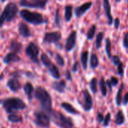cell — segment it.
Segmentation results:
<instances>
[{"label":"cell","instance_id":"e0dca14e","mask_svg":"<svg viewBox=\"0 0 128 128\" xmlns=\"http://www.w3.org/2000/svg\"><path fill=\"white\" fill-rule=\"evenodd\" d=\"M7 86L13 92H17L20 88V87H21L20 86V83L16 79H11V80H9L8 81V82H7Z\"/></svg>","mask_w":128,"mask_h":128},{"label":"cell","instance_id":"e575fe53","mask_svg":"<svg viewBox=\"0 0 128 128\" xmlns=\"http://www.w3.org/2000/svg\"><path fill=\"white\" fill-rule=\"evenodd\" d=\"M111 59H112V63H113L115 66H118L119 64L121 63V59H120V57H119L118 56H112Z\"/></svg>","mask_w":128,"mask_h":128},{"label":"cell","instance_id":"ab89813d","mask_svg":"<svg viewBox=\"0 0 128 128\" xmlns=\"http://www.w3.org/2000/svg\"><path fill=\"white\" fill-rule=\"evenodd\" d=\"M109 81H110V82H111L112 86H116L118 84V79L117 77H115V76H112L110 78Z\"/></svg>","mask_w":128,"mask_h":128},{"label":"cell","instance_id":"ac0fdd59","mask_svg":"<svg viewBox=\"0 0 128 128\" xmlns=\"http://www.w3.org/2000/svg\"><path fill=\"white\" fill-rule=\"evenodd\" d=\"M23 91H24V93L26 94L28 100L31 101L32 99V94L34 93V88L30 82H26L23 86Z\"/></svg>","mask_w":128,"mask_h":128},{"label":"cell","instance_id":"603a6c76","mask_svg":"<svg viewBox=\"0 0 128 128\" xmlns=\"http://www.w3.org/2000/svg\"><path fill=\"white\" fill-rule=\"evenodd\" d=\"M88 56H89L88 51H84V52H82V53L81 54V64H82L83 69H84V70H86L87 68H88Z\"/></svg>","mask_w":128,"mask_h":128},{"label":"cell","instance_id":"d4e9b609","mask_svg":"<svg viewBox=\"0 0 128 128\" xmlns=\"http://www.w3.org/2000/svg\"><path fill=\"white\" fill-rule=\"evenodd\" d=\"M72 16V6L66 5L65 7V20L66 22H69Z\"/></svg>","mask_w":128,"mask_h":128},{"label":"cell","instance_id":"2e32d148","mask_svg":"<svg viewBox=\"0 0 128 128\" xmlns=\"http://www.w3.org/2000/svg\"><path fill=\"white\" fill-rule=\"evenodd\" d=\"M20 60V56H18L16 53L10 52L5 56L3 58V62L5 64H10L11 62H17Z\"/></svg>","mask_w":128,"mask_h":128},{"label":"cell","instance_id":"cb8c5ba5","mask_svg":"<svg viewBox=\"0 0 128 128\" xmlns=\"http://www.w3.org/2000/svg\"><path fill=\"white\" fill-rule=\"evenodd\" d=\"M124 83H122L120 86V88H118V92L116 94V97H115V102H116V104L117 106H121V101H122V92L124 90Z\"/></svg>","mask_w":128,"mask_h":128},{"label":"cell","instance_id":"7a4b0ae2","mask_svg":"<svg viewBox=\"0 0 128 128\" xmlns=\"http://www.w3.org/2000/svg\"><path fill=\"white\" fill-rule=\"evenodd\" d=\"M4 109L8 113H13L26 107L25 103L18 98H10L2 101Z\"/></svg>","mask_w":128,"mask_h":128},{"label":"cell","instance_id":"5bb4252c","mask_svg":"<svg viewBox=\"0 0 128 128\" xmlns=\"http://www.w3.org/2000/svg\"><path fill=\"white\" fill-rule=\"evenodd\" d=\"M18 32H19V34L23 38H29L31 36V32L28 26L24 22L20 23L18 26Z\"/></svg>","mask_w":128,"mask_h":128},{"label":"cell","instance_id":"44dd1931","mask_svg":"<svg viewBox=\"0 0 128 128\" xmlns=\"http://www.w3.org/2000/svg\"><path fill=\"white\" fill-rule=\"evenodd\" d=\"M22 50V44L16 40H12L10 45V50L14 53H18Z\"/></svg>","mask_w":128,"mask_h":128},{"label":"cell","instance_id":"74e56055","mask_svg":"<svg viewBox=\"0 0 128 128\" xmlns=\"http://www.w3.org/2000/svg\"><path fill=\"white\" fill-rule=\"evenodd\" d=\"M117 68H117L118 74L122 76L123 74H124V66H123V64H122V63L119 64L117 66Z\"/></svg>","mask_w":128,"mask_h":128},{"label":"cell","instance_id":"f907efd6","mask_svg":"<svg viewBox=\"0 0 128 128\" xmlns=\"http://www.w3.org/2000/svg\"><path fill=\"white\" fill-rule=\"evenodd\" d=\"M127 3H128V0H127Z\"/></svg>","mask_w":128,"mask_h":128},{"label":"cell","instance_id":"8fae6325","mask_svg":"<svg viewBox=\"0 0 128 128\" xmlns=\"http://www.w3.org/2000/svg\"><path fill=\"white\" fill-rule=\"evenodd\" d=\"M76 38H77V32L75 31L72 32L66 39V51L70 52L74 49L76 44Z\"/></svg>","mask_w":128,"mask_h":128},{"label":"cell","instance_id":"3957f363","mask_svg":"<svg viewBox=\"0 0 128 128\" xmlns=\"http://www.w3.org/2000/svg\"><path fill=\"white\" fill-rule=\"evenodd\" d=\"M18 12V7L14 2L8 3L4 8L0 15V28L3 26L5 22H11L16 16Z\"/></svg>","mask_w":128,"mask_h":128},{"label":"cell","instance_id":"836d02e7","mask_svg":"<svg viewBox=\"0 0 128 128\" xmlns=\"http://www.w3.org/2000/svg\"><path fill=\"white\" fill-rule=\"evenodd\" d=\"M55 60H56V62L57 63L58 65L63 67L64 66L65 64V61L63 58V56L61 55H60L59 53H57L56 54V56H55Z\"/></svg>","mask_w":128,"mask_h":128},{"label":"cell","instance_id":"f1b7e54d","mask_svg":"<svg viewBox=\"0 0 128 128\" xmlns=\"http://www.w3.org/2000/svg\"><path fill=\"white\" fill-rule=\"evenodd\" d=\"M100 92H101L102 95L103 97H106L107 96V86H106V81L103 77H102L100 81Z\"/></svg>","mask_w":128,"mask_h":128},{"label":"cell","instance_id":"277c9868","mask_svg":"<svg viewBox=\"0 0 128 128\" xmlns=\"http://www.w3.org/2000/svg\"><path fill=\"white\" fill-rule=\"evenodd\" d=\"M52 121L54 123L61 128H72L73 122L72 120L69 118L66 117L63 114L60 112H54L52 111L50 114Z\"/></svg>","mask_w":128,"mask_h":128},{"label":"cell","instance_id":"6da1fadb","mask_svg":"<svg viewBox=\"0 0 128 128\" xmlns=\"http://www.w3.org/2000/svg\"><path fill=\"white\" fill-rule=\"evenodd\" d=\"M35 97L40 102L43 112L49 114L51 113L52 110V99L50 94L46 89L42 87H37L35 91Z\"/></svg>","mask_w":128,"mask_h":128},{"label":"cell","instance_id":"681fc988","mask_svg":"<svg viewBox=\"0 0 128 128\" xmlns=\"http://www.w3.org/2000/svg\"><path fill=\"white\" fill-rule=\"evenodd\" d=\"M127 18H128V10H127Z\"/></svg>","mask_w":128,"mask_h":128},{"label":"cell","instance_id":"8992f818","mask_svg":"<svg viewBox=\"0 0 128 128\" xmlns=\"http://www.w3.org/2000/svg\"><path fill=\"white\" fill-rule=\"evenodd\" d=\"M35 119L34 122L39 127L41 128H48L50 126V116L48 114L41 111V112H35L34 114Z\"/></svg>","mask_w":128,"mask_h":128},{"label":"cell","instance_id":"4fadbf2b","mask_svg":"<svg viewBox=\"0 0 128 128\" xmlns=\"http://www.w3.org/2000/svg\"><path fill=\"white\" fill-rule=\"evenodd\" d=\"M103 8L108 20V25L111 26L113 23V17L112 15V8L109 0H103Z\"/></svg>","mask_w":128,"mask_h":128},{"label":"cell","instance_id":"c3c4849f","mask_svg":"<svg viewBox=\"0 0 128 128\" xmlns=\"http://www.w3.org/2000/svg\"><path fill=\"white\" fill-rule=\"evenodd\" d=\"M5 1H6V0H1L2 2H5Z\"/></svg>","mask_w":128,"mask_h":128},{"label":"cell","instance_id":"7402d4cb","mask_svg":"<svg viewBox=\"0 0 128 128\" xmlns=\"http://www.w3.org/2000/svg\"><path fill=\"white\" fill-rule=\"evenodd\" d=\"M124 122H125L124 115L122 110H119V111L117 112V114H116L115 123L117 125L121 126V125H122V124H124Z\"/></svg>","mask_w":128,"mask_h":128},{"label":"cell","instance_id":"60d3db41","mask_svg":"<svg viewBox=\"0 0 128 128\" xmlns=\"http://www.w3.org/2000/svg\"><path fill=\"white\" fill-rule=\"evenodd\" d=\"M113 22H114V27H115V29H118V28H119V26H120V22H121L120 19L118 18V17L115 18V20L113 21Z\"/></svg>","mask_w":128,"mask_h":128},{"label":"cell","instance_id":"b9f144b4","mask_svg":"<svg viewBox=\"0 0 128 128\" xmlns=\"http://www.w3.org/2000/svg\"><path fill=\"white\" fill-rule=\"evenodd\" d=\"M103 119H104V116H103V115L102 114V113H100V112H99L98 114H97V122H98V123H102L103 122Z\"/></svg>","mask_w":128,"mask_h":128},{"label":"cell","instance_id":"bcb514c9","mask_svg":"<svg viewBox=\"0 0 128 128\" xmlns=\"http://www.w3.org/2000/svg\"><path fill=\"white\" fill-rule=\"evenodd\" d=\"M106 86L109 88V90L112 92V84H111V82H110V81L109 80H107L106 81Z\"/></svg>","mask_w":128,"mask_h":128},{"label":"cell","instance_id":"5b68a950","mask_svg":"<svg viewBox=\"0 0 128 128\" xmlns=\"http://www.w3.org/2000/svg\"><path fill=\"white\" fill-rule=\"evenodd\" d=\"M20 15L23 20L33 25H41L45 22L43 16L36 12H31L28 10H21Z\"/></svg>","mask_w":128,"mask_h":128},{"label":"cell","instance_id":"f6af8a7d","mask_svg":"<svg viewBox=\"0 0 128 128\" xmlns=\"http://www.w3.org/2000/svg\"><path fill=\"white\" fill-rule=\"evenodd\" d=\"M66 78L69 81L72 80V75H71V73H70L69 70H66Z\"/></svg>","mask_w":128,"mask_h":128},{"label":"cell","instance_id":"9a60e30c","mask_svg":"<svg viewBox=\"0 0 128 128\" xmlns=\"http://www.w3.org/2000/svg\"><path fill=\"white\" fill-rule=\"evenodd\" d=\"M51 86H52L53 89H54L55 91H57L59 93H63L66 88V84L64 80L54 81L52 82Z\"/></svg>","mask_w":128,"mask_h":128},{"label":"cell","instance_id":"4316f807","mask_svg":"<svg viewBox=\"0 0 128 128\" xmlns=\"http://www.w3.org/2000/svg\"><path fill=\"white\" fill-rule=\"evenodd\" d=\"M8 119L9 122L12 123H21L23 122V118L20 116L15 115V114H11L8 116Z\"/></svg>","mask_w":128,"mask_h":128},{"label":"cell","instance_id":"83f0119b","mask_svg":"<svg viewBox=\"0 0 128 128\" xmlns=\"http://www.w3.org/2000/svg\"><path fill=\"white\" fill-rule=\"evenodd\" d=\"M105 50L106 52V55L109 58H111L112 57V43L110 39L108 38L106 40V44H105Z\"/></svg>","mask_w":128,"mask_h":128},{"label":"cell","instance_id":"9c48e42d","mask_svg":"<svg viewBox=\"0 0 128 128\" xmlns=\"http://www.w3.org/2000/svg\"><path fill=\"white\" fill-rule=\"evenodd\" d=\"M81 106L86 112L90 111L93 108V99L88 90H84L83 92V102H81Z\"/></svg>","mask_w":128,"mask_h":128},{"label":"cell","instance_id":"4dcf8cb0","mask_svg":"<svg viewBox=\"0 0 128 128\" xmlns=\"http://www.w3.org/2000/svg\"><path fill=\"white\" fill-rule=\"evenodd\" d=\"M96 30H97V26L95 25L91 26V27L89 28V30L88 31L87 33V38L88 40H92L94 38L95 33H96Z\"/></svg>","mask_w":128,"mask_h":128},{"label":"cell","instance_id":"d590c367","mask_svg":"<svg viewBox=\"0 0 128 128\" xmlns=\"http://www.w3.org/2000/svg\"><path fill=\"white\" fill-rule=\"evenodd\" d=\"M110 120H111V114L110 113H107V115L104 117V119H103V126L104 127H108L109 124V122H110Z\"/></svg>","mask_w":128,"mask_h":128},{"label":"cell","instance_id":"30bf717a","mask_svg":"<svg viewBox=\"0 0 128 128\" xmlns=\"http://www.w3.org/2000/svg\"><path fill=\"white\" fill-rule=\"evenodd\" d=\"M61 34L59 32H47L43 38L45 44H55L61 39Z\"/></svg>","mask_w":128,"mask_h":128},{"label":"cell","instance_id":"8d00e7d4","mask_svg":"<svg viewBox=\"0 0 128 128\" xmlns=\"http://www.w3.org/2000/svg\"><path fill=\"white\" fill-rule=\"evenodd\" d=\"M60 13H59V9L57 10L56 11V14H55V19H54V23L56 26H59L60 24Z\"/></svg>","mask_w":128,"mask_h":128},{"label":"cell","instance_id":"484cf974","mask_svg":"<svg viewBox=\"0 0 128 128\" xmlns=\"http://www.w3.org/2000/svg\"><path fill=\"white\" fill-rule=\"evenodd\" d=\"M90 65L92 69H95L99 66V58L96 54H92L90 60Z\"/></svg>","mask_w":128,"mask_h":128},{"label":"cell","instance_id":"7c38bea8","mask_svg":"<svg viewBox=\"0 0 128 128\" xmlns=\"http://www.w3.org/2000/svg\"><path fill=\"white\" fill-rule=\"evenodd\" d=\"M91 6H92V2H85V3L82 4L81 5L75 8V14L76 17H81L91 8Z\"/></svg>","mask_w":128,"mask_h":128},{"label":"cell","instance_id":"7bdbcfd3","mask_svg":"<svg viewBox=\"0 0 128 128\" xmlns=\"http://www.w3.org/2000/svg\"><path fill=\"white\" fill-rule=\"evenodd\" d=\"M121 103L123 104L124 106H127L128 104V92H127L125 94H124V98H122V101Z\"/></svg>","mask_w":128,"mask_h":128},{"label":"cell","instance_id":"ee69618b","mask_svg":"<svg viewBox=\"0 0 128 128\" xmlns=\"http://www.w3.org/2000/svg\"><path fill=\"white\" fill-rule=\"evenodd\" d=\"M78 68H79V63H78V62H75V64H73L72 70V71H73V72H75H75H77V71H78Z\"/></svg>","mask_w":128,"mask_h":128},{"label":"cell","instance_id":"ffe728a7","mask_svg":"<svg viewBox=\"0 0 128 128\" xmlns=\"http://www.w3.org/2000/svg\"><path fill=\"white\" fill-rule=\"evenodd\" d=\"M61 107L63 109H64L69 114H72V115H78L79 112L75 108L73 107L69 103H66V102H63L61 104Z\"/></svg>","mask_w":128,"mask_h":128},{"label":"cell","instance_id":"7dc6e473","mask_svg":"<svg viewBox=\"0 0 128 128\" xmlns=\"http://www.w3.org/2000/svg\"><path fill=\"white\" fill-rule=\"evenodd\" d=\"M3 78H4V76H3V74H1V75H0V80H2Z\"/></svg>","mask_w":128,"mask_h":128},{"label":"cell","instance_id":"f35d334b","mask_svg":"<svg viewBox=\"0 0 128 128\" xmlns=\"http://www.w3.org/2000/svg\"><path fill=\"white\" fill-rule=\"evenodd\" d=\"M123 46L124 48L128 49V32H127L124 35V38H123Z\"/></svg>","mask_w":128,"mask_h":128},{"label":"cell","instance_id":"f546056e","mask_svg":"<svg viewBox=\"0 0 128 128\" xmlns=\"http://www.w3.org/2000/svg\"><path fill=\"white\" fill-rule=\"evenodd\" d=\"M104 38V33L103 32H99L96 38V47L97 49H100L102 46V42Z\"/></svg>","mask_w":128,"mask_h":128},{"label":"cell","instance_id":"d6986e66","mask_svg":"<svg viewBox=\"0 0 128 128\" xmlns=\"http://www.w3.org/2000/svg\"><path fill=\"white\" fill-rule=\"evenodd\" d=\"M48 70L49 71V73L51 74V75L56 80H59L60 78V71L59 69L57 68V67L53 63H51L48 68Z\"/></svg>","mask_w":128,"mask_h":128},{"label":"cell","instance_id":"52a82bcc","mask_svg":"<svg viewBox=\"0 0 128 128\" xmlns=\"http://www.w3.org/2000/svg\"><path fill=\"white\" fill-rule=\"evenodd\" d=\"M26 54L29 56L30 60L35 64H39L38 56L39 54V48L34 43H29L26 48Z\"/></svg>","mask_w":128,"mask_h":128},{"label":"cell","instance_id":"d6a6232c","mask_svg":"<svg viewBox=\"0 0 128 128\" xmlns=\"http://www.w3.org/2000/svg\"><path fill=\"white\" fill-rule=\"evenodd\" d=\"M90 88L91 92L94 94H97V80L96 78H93L90 82Z\"/></svg>","mask_w":128,"mask_h":128},{"label":"cell","instance_id":"1f68e13d","mask_svg":"<svg viewBox=\"0 0 128 128\" xmlns=\"http://www.w3.org/2000/svg\"><path fill=\"white\" fill-rule=\"evenodd\" d=\"M41 61L43 64L44 66H45L46 68H48L52 62H51V60L50 59V58L48 56V55H46L45 53H43L41 54Z\"/></svg>","mask_w":128,"mask_h":128},{"label":"cell","instance_id":"ba28073f","mask_svg":"<svg viewBox=\"0 0 128 128\" xmlns=\"http://www.w3.org/2000/svg\"><path fill=\"white\" fill-rule=\"evenodd\" d=\"M48 2V0H20L19 4L22 7L32 8H40L44 9Z\"/></svg>","mask_w":128,"mask_h":128}]
</instances>
